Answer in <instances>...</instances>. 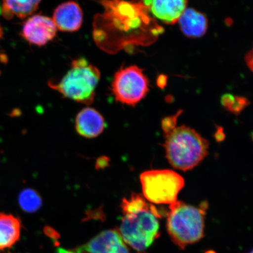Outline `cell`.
Instances as JSON below:
<instances>
[{"label":"cell","instance_id":"44dd1931","mask_svg":"<svg viewBox=\"0 0 253 253\" xmlns=\"http://www.w3.org/2000/svg\"><path fill=\"white\" fill-rule=\"evenodd\" d=\"M206 253H215V252H214L213 251H209V252H207Z\"/></svg>","mask_w":253,"mask_h":253},{"label":"cell","instance_id":"9a60e30c","mask_svg":"<svg viewBox=\"0 0 253 253\" xmlns=\"http://www.w3.org/2000/svg\"><path fill=\"white\" fill-rule=\"evenodd\" d=\"M21 221L11 214L0 213V250L11 248L20 238Z\"/></svg>","mask_w":253,"mask_h":253},{"label":"cell","instance_id":"7c38bea8","mask_svg":"<svg viewBox=\"0 0 253 253\" xmlns=\"http://www.w3.org/2000/svg\"><path fill=\"white\" fill-rule=\"evenodd\" d=\"M103 117L96 109L86 107L78 114L75 127L79 135L88 138L97 137L105 128Z\"/></svg>","mask_w":253,"mask_h":253},{"label":"cell","instance_id":"277c9868","mask_svg":"<svg viewBox=\"0 0 253 253\" xmlns=\"http://www.w3.org/2000/svg\"><path fill=\"white\" fill-rule=\"evenodd\" d=\"M207 205L197 208L176 201L169 205L167 227L173 242L179 249L203 238Z\"/></svg>","mask_w":253,"mask_h":253},{"label":"cell","instance_id":"30bf717a","mask_svg":"<svg viewBox=\"0 0 253 253\" xmlns=\"http://www.w3.org/2000/svg\"><path fill=\"white\" fill-rule=\"evenodd\" d=\"M155 18L167 24H174L186 9L188 0H142Z\"/></svg>","mask_w":253,"mask_h":253},{"label":"cell","instance_id":"4fadbf2b","mask_svg":"<svg viewBox=\"0 0 253 253\" xmlns=\"http://www.w3.org/2000/svg\"><path fill=\"white\" fill-rule=\"evenodd\" d=\"M178 23L182 33L192 39L203 37L208 30L207 17L193 8H186L179 18Z\"/></svg>","mask_w":253,"mask_h":253},{"label":"cell","instance_id":"2e32d148","mask_svg":"<svg viewBox=\"0 0 253 253\" xmlns=\"http://www.w3.org/2000/svg\"><path fill=\"white\" fill-rule=\"evenodd\" d=\"M42 204V199L33 189H25L19 195V204L27 212L33 213L39 211Z\"/></svg>","mask_w":253,"mask_h":253},{"label":"cell","instance_id":"5bb4252c","mask_svg":"<svg viewBox=\"0 0 253 253\" xmlns=\"http://www.w3.org/2000/svg\"><path fill=\"white\" fill-rule=\"evenodd\" d=\"M42 0H2L0 12L6 20L15 17L25 19L31 17L39 7Z\"/></svg>","mask_w":253,"mask_h":253},{"label":"cell","instance_id":"ffe728a7","mask_svg":"<svg viewBox=\"0 0 253 253\" xmlns=\"http://www.w3.org/2000/svg\"><path fill=\"white\" fill-rule=\"evenodd\" d=\"M3 34H4V32H3L2 28L1 26V24H0V39H2Z\"/></svg>","mask_w":253,"mask_h":253},{"label":"cell","instance_id":"5b68a950","mask_svg":"<svg viewBox=\"0 0 253 253\" xmlns=\"http://www.w3.org/2000/svg\"><path fill=\"white\" fill-rule=\"evenodd\" d=\"M119 232L125 243L143 252L160 236L159 211L147 202L142 207L123 214Z\"/></svg>","mask_w":253,"mask_h":253},{"label":"cell","instance_id":"ac0fdd59","mask_svg":"<svg viewBox=\"0 0 253 253\" xmlns=\"http://www.w3.org/2000/svg\"><path fill=\"white\" fill-rule=\"evenodd\" d=\"M109 161L108 158L107 157H103L100 158L96 163L97 169H104V168L108 166Z\"/></svg>","mask_w":253,"mask_h":253},{"label":"cell","instance_id":"7a4b0ae2","mask_svg":"<svg viewBox=\"0 0 253 253\" xmlns=\"http://www.w3.org/2000/svg\"><path fill=\"white\" fill-rule=\"evenodd\" d=\"M166 158L173 168L187 171L207 156L209 142L194 129L181 126L166 133Z\"/></svg>","mask_w":253,"mask_h":253},{"label":"cell","instance_id":"603a6c76","mask_svg":"<svg viewBox=\"0 0 253 253\" xmlns=\"http://www.w3.org/2000/svg\"><path fill=\"white\" fill-rule=\"evenodd\" d=\"M0 74H1V72H0Z\"/></svg>","mask_w":253,"mask_h":253},{"label":"cell","instance_id":"e0dca14e","mask_svg":"<svg viewBox=\"0 0 253 253\" xmlns=\"http://www.w3.org/2000/svg\"><path fill=\"white\" fill-rule=\"evenodd\" d=\"M221 103L226 108L235 113L241 112L248 104V101L244 97L225 94L221 98Z\"/></svg>","mask_w":253,"mask_h":253},{"label":"cell","instance_id":"3957f363","mask_svg":"<svg viewBox=\"0 0 253 253\" xmlns=\"http://www.w3.org/2000/svg\"><path fill=\"white\" fill-rule=\"evenodd\" d=\"M101 77L96 66L85 58L73 61L71 68L58 81H50L49 86L62 96L86 105L93 103Z\"/></svg>","mask_w":253,"mask_h":253},{"label":"cell","instance_id":"6da1fadb","mask_svg":"<svg viewBox=\"0 0 253 253\" xmlns=\"http://www.w3.org/2000/svg\"><path fill=\"white\" fill-rule=\"evenodd\" d=\"M97 1L103 11L95 15L93 37L104 52L115 54L129 46L150 45L163 32L142 0Z\"/></svg>","mask_w":253,"mask_h":253},{"label":"cell","instance_id":"9c48e42d","mask_svg":"<svg viewBox=\"0 0 253 253\" xmlns=\"http://www.w3.org/2000/svg\"><path fill=\"white\" fill-rule=\"evenodd\" d=\"M52 19L57 30L74 33L80 29L83 24V11L76 1L65 2L56 8Z\"/></svg>","mask_w":253,"mask_h":253},{"label":"cell","instance_id":"7402d4cb","mask_svg":"<svg viewBox=\"0 0 253 253\" xmlns=\"http://www.w3.org/2000/svg\"><path fill=\"white\" fill-rule=\"evenodd\" d=\"M249 253H253V252L252 251L251 252H250Z\"/></svg>","mask_w":253,"mask_h":253},{"label":"cell","instance_id":"52a82bcc","mask_svg":"<svg viewBox=\"0 0 253 253\" xmlns=\"http://www.w3.org/2000/svg\"><path fill=\"white\" fill-rule=\"evenodd\" d=\"M112 90L118 102L135 106L146 96L149 90V81L141 68L129 66L116 73Z\"/></svg>","mask_w":253,"mask_h":253},{"label":"cell","instance_id":"8992f818","mask_svg":"<svg viewBox=\"0 0 253 253\" xmlns=\"http://www.w3.org/2000/svg\"><path fill=\"white\" fill-rule=\"evenodd\" d=\"M140 182L145 199L158 205L175 202L185 185L183 177L169 169L147 170L141 174Z\"/></svg>","mask_w":253,"mask_h":253},{"label":"cell","instance_id":"ba28073f","mask_svg":"<svg viewBox=\"0 0 253 253\" xmlns=\"http://www.w3.org/2000/svg\"><path fill=\"white\" fill-rule=\"evenodd\" d=\"M57 30L51 18L43 15H34L24 22L21 36L28 42L41 46L55 39Z\"/></svg>","mask_w":253,"mask_h":253},{"label":"cell","instance_id":"d6986e66","mask_svg":"<svg viewBox=\"0 0 253 253\" xmlns=\"http://www.w3.org/2000/svg\"><path fill=\"white\" fill-rule=\"evenodd\" d=\"M8 61V58L7 55L5 54L4 53L0 52V62L4 63V64H7Z\"/></svg>","mask_w":253,"mask_h":253},{"label":"cell","instance_id":"8fae6325","mask_svg":"<svg viewBox=\"0 0 253 253\" xmlns=\"http://www.w3.org/2000/svg\"><path fill=\"white\" fill-rule=\"evenodd\" d=\"M88 253H130L118 230L104 231L85 246Z\"/></svg>","mask_w":253,"mask_h":253}]
</instances>
